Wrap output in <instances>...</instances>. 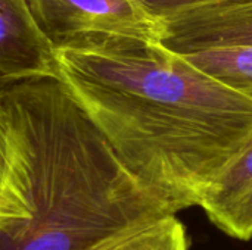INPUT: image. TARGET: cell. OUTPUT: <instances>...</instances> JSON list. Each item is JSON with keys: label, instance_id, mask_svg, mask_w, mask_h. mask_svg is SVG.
Here are the masks:
<instances>
[{"label": "cell", "instance_id": "3", "mask_svg": "<svg viewBox=\"0 0 252 250\" xmlns=\"http://www.w3.org/2000/svg\"><path fill=\"white\" fill-rule=\"evenodd\" d=\"M28 4L55 49L100 35L159 43V22L137 0H28Z\"/></svg>", "mask_w": 252, "mask_h": 250}, {"label": "cell", "instance_id": "6", "mask_svg": "<svg viewBox=\"0 0 252 250\" xmlns=\"http://www.w3.org/2000/svg\"><path fill=\"white\" fill-rule=\"evenodd\" d=\"M210 221L238 240L252 237V131L199 202Z\"/></svg>", "mask_w": 252, "mask_h": 250}, {"label": "cell", "instance_id": "10", "mask_svg": "<svg viewBox=\"0 0 252 250\" xmlns=\"http://www.w3.org/2000/svg\"><path fill=\"white\" fill-rule=\"evenodd\" d=\"M9 161V124H7V113L0 97V186L3 177L6 174Z\"/></svg>", "mask_w": 252, "mask_h": 250}, {"label": "cell", "instance_id": "9", "mask_svg": "<svg viewBox=\"0 0 252 250\" xmlns=\"http://www.w3.org/2000/svg\"><path fill=\"white\" fill-rule=\"evenodd\" d=\"M220 1L226 0H137L142 9L157 22H161L162 19L185 12L188 9Z\"/></svg>", "mask_w": 252, "mask_h": 250}, {"label": "cell", "instance_id": "7", "mask_svg": "<svg viewBox=\"0 0 252 250\" xmlns=\"http://www.w3.org/2000/svg\"><path fill=\"white\" fill-rule=\"evenodd\" d=\"M182 55L205 74L252 99V43L208 47Z\"/></svg>", "mask_w": 252, "mask_h": 250}, {"label": "cell", "instance_id": "2", "mask_svg": "<svg viewBox=\"0 0 252 250\" xmlns=\"http://www.w3.org/2000/svg\"><path fill=\"white\" fill-rule=\"evenodd\" d=\"M0 97L9 124L0 250H93L174 214L59 78L19 83Z\"/></svg>", "mask_w": 252, "mask_h": 250}, {"label": "cell", "instance_id": "1", "mask_svg": "<svg viewBox=\"0 0 252 250\" xmlns=\"http://www.w3.org/2000/svg\"><path fill=\"white\" fill-rule=\"evenodd\" d=\"M59 80L171 212L199 206L252 131V99L158 41L87 37L56 49Z\"/></svg>", "mask_w": 252, "mask_h": 250}, {"label": "cell", "instance_id": "8", "mask_svg": "<svg viewBox=\"0 0 252 250\" xmlns=\"http://www.w3.org/2000/svg\"><path fill=\"white\" fill-rule=\"evenodd\" d=\"M93 250H189L188 234L177 214L148 227L114 237Z\"/></svg>", "mask_w": 252, "mask_h": 250}, {"label": "cell", "instance_id": "5", "mask_svg": "<svg viewBox=\"0 0 252 250\" xmlns=\"http://www.w3.org/2000/svg\"><path fill=\"white\" fill-rule=\"evenodd\" d=\"M159 43L176 53L252 43V0L188 9L159 22Z\"/></svg>", "mask_w": 252, "mask_h": 250}, {"label": "cell", "instance_id": "4", "mask_svg": "<svg viewBox=\"0 0 252 250\" xmlns=\"http://www.w3.org/2000/svg\"><path fill=\"white\" fill-rule=\"evenodd\" d=\"M44 78H59L56 49L28 0H0V90Z\"/></svg>", "mask_w": 252, "mask_h": 250}]
</instances>
